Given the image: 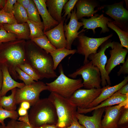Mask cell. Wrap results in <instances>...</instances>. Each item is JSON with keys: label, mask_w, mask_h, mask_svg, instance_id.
I'll list each match as a JSON object with an SVG mask.
<instances>
[{"label": "cell", "mask_w": 128, "mask_h": 128, "mask_svg": "<svg viewBox=\"0 0 128 128\" xmlns=\"http://www.w3.org/2000/svg\"><path fill=\"white\" fill-rule=\"evenodd\" d=\"M25 53L27 63L32 67L40 79L57 77L51 55L31 40L26 41Z\"/></svg>", "instance_id": "1"}, {"label": "cell", "mask_w": 128, "mask_h": 128, "mask_svg": "<svg viewBox=\"0 0 128 128\" xmlns=\"http://www.w3.org/2000/svg\"><path fill=\"white\" fill-rule=\"evenodd\" d=\"M26 41L16 38L7 42L0 43V65L7 67L13 79H18L15 68L20 64L27 63L25 57Z\"/></svg>", "instance_id": "2"}, {"label": "cell", "mask_w": 128, "mask_h": 128, "mask_svg": "<svg viewBox=\"0 0 128 128\" xmlns=\"http://www.w3.org/2000/svg\"><path fill=\"white\" fill-rule=\"evenodd\" d=\"M32 106L28 117L33 127L45 124L56 125L58 117L55 109L48 98L40 99Z\"/></svg>", "instance_id": "3"}, {"label": "cell", "mask_w": 128, "mask_h": 128, "mask_svg": "<svg viewBox=\"0 0 128 128\" xmlns=\"http://www.w3.org/2000/svg\"><path fill=\"white\" fill-rule=\"evenodd\" d=\"M48 98L55 109L58 117L56 126L63 128L69 126L77 112V107L69 99L54 92H51Z\"/></svg>", "instance_id": "4"}, {"label": "cell", "mask_w": 128, "mask_h": 128, "mask_svg": "<svg viewBox=\"0 0 128 128\" xmlns=\"http://www.w3.org/2000/svg\"><path fill=\"white\" fill-rule=\"evenodd\" d=\"M63 69L62 64H60L59 75L53 82L46 84L47 90L69 99L75 91L83 87L82 80L81 78L74 79L69 78L65 75Z\"/></svg>", "instance_id": "5"}, {"label": "cell", "mask_w": 128, "mask_h": 128, "mask_svg": "<svg viewBox=\"0 0 128 128\" xmlns=\"http://www.w3.org/2000/svg\"><path fill=\"white\" fill-rule=\"evenodd\" d=\"M82 76L83 79V87L86 89L101 88V75L98 68L89 60L77 69L75 71L69 74V77L73 78L78 75Z\"/></svg>", "instance_id": "6"}, {"label": "cell", "mask_w": 128, "mask_h": 128, "mask_svg": "<svg viewBox=\"0 0 128 128\" xmlns=\"http://www.w3.org/2000/svg\"><path fill=\"white\" fill-rule=\"evenodd\" d=\"M45 90H47L46 84L40 81L35 82L30 85H25L21 89L16 88V104L17 105L26 101L29 102L32 106L40 99V93Z\"/></svg>", "instance_id": "7"}, {"label": "cell", "mask_w": 128, "mask_h": 128, "mask_svg": "<svg viewBox=\"0 0 128 128\" xmlns=\"http://www.w3.org/2000/svg\"><path fill=\"white\" fill-rule=\"evenodd\" d=\"M113 35V34H111L106 37L99 38H90L83 34L79 35L76 53L84 56L83 64L88 61V57L90 55L96 53L99 47Z\"/></svg>", "instance_id": "8"}, {"label": "cell", "mask_w": 128, "mask_h": 128, "mask_svg": "<svg viewBox=\"0 0 128 128\" xmlns=\"http://www.w3.org/2000/svg\"><path fill=\"white\" fill-rule=\"evenodd\" d=\"M112 42H111L110 40L108 39L100 46V49L98 52L90 55L88 57L93 64L99 69L101 75V84L103 87L107 85V84L110 86L111 85L110 77L105 68L107 61L105 51L108 48H112Z\"/></svg>", "instance_id": "9"}, {"label": "cell", "mask_w": 128, "mask_h": 128, "mask_svg": "<svg viewBox=\"0 0 128 128\" xmlns=\"http://www.w3.org/2000/svg\"><path fill=\"white\" fill-rule=\"evenodd\" d=\"M107 87V85L102 88L90 89L80 88L75 91L69 99L77 108L87 109Z\"/></svg>", "instance_id": "10"}, {"label": "cell", "mask_w": 128, "mask_h": 128, "mask_svg": "<svg viewBox=\"0 0 128 128\" xmlns=\"http://www.w3.org/2000/svg\"><path fill=\"white\" fill-rule=\"evenodd\" d=\"M124 1L108 5L105 13L113 18V23L123 30L128 32L126 25L128 21V11L123 6Z\"/></svg>", "instance_id": "11"}, {"label": "cell", "mask_w": 128, "mask_h": 128, "mask_svg": "<svg viewBox=\"0 0 128 128\" xmlns=\"http://www.w3.org/2000/svg\"><path fill=\"white\" fill-rule=\"evenodd\" d=\"M126 106H128V99L116 105L105 107V114L101 120V128H118L117 124L120 116Z\"/></svg>", "instance_id": "12"}, {"label": "cell", "mask_w": 128, "mask_h": 128, "mask_svg": "<svg viewBox=\"0 0 128 128\" xmlns=\"http://www.w3.org/2000/svg\"><path fill=\"white\" fill-rule=\"evenodd\" d=\"M76 11L75 6L72 11L69 23L67 24L65 23L63 26L64 35L67 41L66 48L68 50H72V46L73 41L78 37L80 33L85 30L83 29L80 32H78L83 25L82 22L78 21L76 15Z\"/></svg>", "instance_id": "13"}, {"label": "cell", "mask_w": 128, "mask_h": 128, "mask_svg": "<svg viewBox=\"0 0 128 128\" xmlns=\"http://www.w3.org/2000/svg\"><path fill=\"white\" fill-rule=\"evenodd\" d=\"M112 42V49L110 51V56L107 60L105 68L108 74L117 66L124 63L128 52V50L123 48L119 42L114 41Z\"/></svg>", "instance_id": "14"}, {"label": "cell", "mask_w": 128, "mask_h": 128, "mask_svg": "<svg viewBox=\"0 0 128 128\" xmlns=\"http://www.w3.org/2000/svg\"><path fill=\"white\" fill-rule=\"evenodd\" d=\"M64 20L52 29L44 32L50 43L56 49L66 47L67 41L64 30Z\"/></svg>", "instance_id": "15"}, {"label": "cell", "mask_w": 128, "mask_h": 128, "mask_svg": "<svg viewBox=\"0 0 128 128\" xmlns=\"http://www.w3.org/2000/svg\"><path fill=\"white\" fill-rule=\"evenodd\" d=\"M83 26V29L92 30L94 34L96 33V28H101V33H105L109 32L107 23L111 21V19L104 16L103 14L99 15L95 14L89 18L86 19L82 18L81 19Z\"/></svg>", "instance_id": "16"}, {"label": "cell", "mask_w": 128, "mask_h": 128, "mask_svg": "<svg viewBox=\"0 0 128 128\" xmlns=\"http://www.w3.org/2000/svg\"><path fill=\"white\" fill-rule=\"evenodd\" d=\"M105 109L104 107L95 110L91 116H86L77 112L75 116L79 124L86 128H101V119Z\"/></svg>", "instance_id": "17"}, {"label": "cell", "mask_w": 128, "mask_h": 128, "mask_svg": "<svg viewBox=\"0 0 128 128\" xmlns=\"http://www.w3.org/2000/svg\"><path fill=\"white\" fill-rule=\"evenodd\" d=\"M75 5L77 9L76 15L78 20L84 17H91L98 11L95 10L97 4L93 0H78Z\"/></svg>", "instance_id": "18"}, {"label": "cell", "mask_w": 128, "mask_h": 128, "mask_svg": "<svg viewBox=\"0 0 128 128\" xmlns=\"http://www.w3.org/2000/svg\"><path fill=\"white\" fill-rule=\"evenodd\" d=\"M0 65L3 76L1 97L5 96L8 91L14 88L17 87L21 89L25 86L24 83L18 82L12 78L9 72L7 67L5 65L2 64Z\"/></svg>", "instance_id": "19"}, {"label": "cell", "mask_w": 128, "mask_h": 128, "mask_svg": "<svg viewBox=\"0 0 128 128\" xmlns=\"http://www.w3.org/2000/svg\"><path fill=\"white\" fill-rule=\"evenodd\" d=\"M38 12L42 18L44 25V32L47 31L55 27L59 23L54 20L51 16L47 9L46 0H33Z\"/></svg>", "instance_id": "20"}, {"label": "cell", "mask_w": 128, "mask_h": 128, "mask_svg": "<svg viewBox=\"0 0 128 128\" xmlns=\"http://www.w3.org/2000/svg\"><path fill=\"white\" fill-rule=\"evenodd\" d=\"M127 99H128V95H123L117 91L97 106L91 108L85 109L77 108V112L81 114H86L90 112L95 109L119 104Z\"/></svg>", "instance_id": "21"}, {"label": "cell", "mask_w": 128, "mask_h": 128, "mask_svg": "<svg viewBox=\"0 0 128 128\" xmlns=\"http://www.w3.org/2000/svg\"><path fill=\"white\" fill-rule=\"evenodd\" d=\"M128 76L125 77L124 80L119 84L113 86L108 85L99 95L89 105L87 109L95 107L111 96L124 86L128 83Z\"/></svg>", "instance_id": "22"}, {"label": "cell", "mask_w": 128, "mask_h": 128, "mask_svg": "<svg viewBox=\"0 0 128 128\" xmlns=\"http://www.w3.org/2000/svg\"><path fill=\"white\" fill-rule=\"evenodd\" d=\"M3 27L8 32L16 34L17 38L27 40H30V28L27 22L22 23L3 24Z\"/></svg>", "instance_id": "23"}, {"label": "cell", "mask_w": 128, "mask_h": 128, "mask_svg": "<svg viewBox=\"0 0 128 128\" xmlns=\"http://www.w3.org/2000/svg\"><path fill=\"white\" fill-rule=\"evenodd\" d=\"M68 0H47L46 2L48 12L52 18L60 23L62 20L61 15L63 7Z\"/></svg>", "instance_id": "24"}, {"label": "cell", "mask_w": 128, "mask_h": 128, "mask_svg": "<svg viewBox=\"0 0 128 128\" xmlns=\"http://www.w3.org/2000/svg\"><path fill=\"white\" fill-rule=\"evenodd\" d=\"M76 50H69L66 48L56 49L50 53L54 65V69L55 70L61 61L67 56L73 55L76 52Z\"/></svg>", "instance_id": "25"}, {"label": "cell", "mask_w": 128, "mask_h": 128, "mask_svg": "<svg viewBox=\"0 0 128 128\" xmlns=\"http://www.w3.org/2000/svg\"><path fill=\"white\" fill-rule=\"evenodd\" d=\"M16 88L11 90V95L4 96L0 98V106L4 109L10 111H15L17 108L15 94Z\"/></svg>", "instance_id": "26"}, {"label": "cell", "mask_w": 128, "mask_h": 128, "mask_svg": "<svg viewBox=\"0 0 128 128\" xmlns=\"http://www.w3.org/2000/svg\"><path fill=\"white\" fill-rule=\"evenodd\" d=\"M27 22L30 29V40L44 36V25L43 22H36L28 19Z\"/></svg>", "instance_id": "27"}, {"label": "cell", "mask_w": 128, "mask_h": 128, "mask_svg": "<svg viewBox=\"0 0 128 128\" xmlns=\"http://www.w3.org/2000/svg\"><path fill=\"white\" fill-rule=\"evenodd\" d=\"M13 13L17 23L27 22L29 19L26 10L17 1L14 5Z\"/></svg>", "instance_id": "28"}, {"label": "cell", "mask_w": 128, "mask_h": 128, "mask_svg": "<svg viewBox=\"0 0 128 128\" xmlns=\"http://www.w3.org/2000/svg\"><path fill=\"white\" fill-rule=\"evenodd\" d=\"M111 21L107 23V27L114 31L117 34L122 46L128 50V32L123 31Z\"/></svg>", "instance_id": "29"}, {"label": "cell", "mask_w": 128, "mask_h": 128, "mask_svg": "<svg viewBox=\"0 0 128 128\" xmlns=\"http://www.w3.org/2000/svg\"><path fill=\"white\" fill-rule=\"evenodd\" d=\"M31 40L48 53H50L56 49L50 43L45 35L41 37L34 38Z\"/></svg>", "instance_id": "30"}, {"label": "cell", "mask_w": 128, "mask_h": 128, "mask_svg": "<svg viewBox=\"0 0 128 128\" xmlns=\"http://www.w3.org/2000/svg\"><path fill=\"white\" fill-rule=\"evenodd\" d=\"M26 11L29 19L36 22H41L38 9L33 0H30L29 5Z\"/></svg>", "instance_id": "31"}, {"label": "cell", "mask_w": 128, "mask_h": 128, "mask_svg": "<svg viewBox=\"0 0 128 128\" xmlns=\"http://www.w3.org/2000/svg\"><path fill=\"white\" fill-rule=\"evenodd\" d=\"M19 115L17 111H10L6 110L0 106V123L1 125H4V120L6 118H9L16 120L18 119Z\"/></svg>", "instance_id": "32"}, {"label": "cell", "mask_w": 128, "mask_h": 128, "mask_svg": "<svg viewBox=\"0 0 128 128\" xmlns=\"http://www.w3.org/2000/svg\"><path fill=\"white\" fill-rule=\"evenodd\" d=\"M0 23L9 24L17 23L13 13L6 12L3 9L0 10Z\"/></svg>", "instance_id": "33"}, {"label": "cell", "mask_w": 128, "mask_h": 128, "mask_svg": "<svg viewBox=\"0 0 128 128\" xmlns=\"http://www.w3.org/2000/svg\"><path fill=\"white\" fill-rule=\"evenodd\" d=\"M118 128H128V106H125L118 122Z\"/></svg>", "instance_id": "34"}, {"label": "cell", "mask_w": 128, "mask_h": 128, "mask_svg": "<svg viewBox=\"0 0 128 128\" xmlns=\"http://www.w3.org/2000/svg\"><path fill=\"white\" fill-rule=\"evenodd\" d=\"M22 70L29 76L34 81H38L40 78L30 65L27 63L18 66Z\"/></svg>", "instance_id": "35"}, {"label": "cell", "mask_w": 128, "mask_h": 128, "mask_svg": "<svg viewBox=\"0 0 128 128\" xmlns=\"http://www.w3.org/2000/svg\"><path fill=\"white\" fill-rule=\"evenodd\" d=\"M16 38L17 37L15 34L7 32L3 27L0 28V43L9 42Z\"/></svg>", "instance_id": "36"}, {"label": "cell", "mask_w": 128, "mask_h": 128, "mask_svg": "<svg viewBox=\"0 0 128 128\" xmlns=\"http://www.w3.org/2000/svg\"><path fill=\"white\" fill-rule=\"evenodd\" d=\"M15 71L18 75V79L22 80L25 85H30L35 82L29 76L18 67H16Z\"/></svg>", "instance_id": "37"}, {"label": "cell", "mask_w": 128, "mask_h": 128, "mask_svg": "<svg viewBox=\"0 0 128 128\" xmlns=\"http://www.w3.org/2000/svg\"><path fill=\"white\" fill-rule=\"evenodd\" d=\"M78 0H69L65 4L63 9L64 10V14L62 17V19L64 20L67 16V20L70 18L71 11L73 9L75 6Z\"/></svg>", "instance_id": "38"}, {"label": "cell", "mask_w": 128, "mask_h": 128, "mask_svg": "<svg viewBox=\"0 0 128 128\" xmlns=\"http://www.w3.org/2000/svg\"><path fill=\"white\" fill-rule=\"evenodd\" d=\"M17 1V0H6L5 5L2 9L6 12L13 13L14 5Z\"/></svg>", "instance_id": "39"}, {"label": "cell", "mask_w": 128, "mask_h": 128, "mask_svg": "<svg viewBox=\"0 0 128 128\" xmlns=\"http://www.w3.org/2000/svg\"><path fill=\"white\" fill-rule=\"evenodd\" d=\"M128 74V57L127 56L126 60L122 65L120 66L119 70L117 72L118 76H120L121 74Z\"/></svg>", "instance_id": "40"}, {"label": "cell", "mask_w": 128, "mask_h": 128, "mask_svg": "<svg viewBox=\"0 0 128 128\" xmlns=\"http://www.w3.org/2000/svg\"><path fill=\"white\" fill-rule=\"evenodd\" d=\"M63 128H86L84 126L79 124L75 116L74 117L69 126Z\"/></svg>", "instance_id": "41"}, {"label": "cell", "mask_w": 128, "mask_h": 128, "mask_svg": "<svg viewBox=\"0 0 128 128\" xmlns=\"http://www.w3.org/2000/svg\"><path fill=\"white\" fill-rule=\"evenodd\" d=\"M14 128H34L31 124H29L22 121L15 120Z\"/></svg>", "instance_id": "42"}, {"label": "cell", "mask_w": 128, "mask_h": 128, "mask_svg": "<svg viewBox=\"0 0 128 128\" xmlns=\"http://www.w3.org/2000/svg\"><path fill=\"white\" fill-rule=\"evenodd\" d=\"M30 0H17V2L19 3L26 10L28 8Z\"/></svg>", "instance_id": "43"}, {"label": "cell", "mask_w": 128, "mask_h": 128, "mask_svg": "<svg viewBox=\"0 0 128 128\" xmlns=\"http://www.w3.org/2000/svg\"><path fill=\"white\" fill-rule=\"evenodd\" d=\"M117 92L124 95H128V84L127 83L120 88Z\"/></svg>", "instance_id": "44"}, {"label": "cell", "mask_w": 128, "mask_h": 128, "mask_svg": "<svg viewBox=\"0 0 128 128\" xmlns=\"http://www.w3.org/2000/svg\"><path fill=\"white\" fill-rule=\"evenodd\" d=\"M16 120L11 119L8 122L7 125H0V128H14L15 123Z\"/></svg>", "instance_id": "45"}, {"label": "cell", "mask_w": 128, "mask_h": 128, "mask_svg": "<svg viewBox=\"0 0 128 128\" xmlns=\"http://www.w3.org/2000/svg\"><path fill=\"white\" fill-rule=\"evenodd\" d=\"M18 119L20 121H23L28 124H30L29 120L28 113L25 115L19 117Z\"/></svg>", "instance_id": "46"}, {"label": "cell", "mask_w": 128, "mask_h": 128, "mask_svg": "<svg viewBox=\"0 0 128 128\" xmlns=\"http://www.w3.org/2000/svg\"><path fill=\"white\" fill-rule=\"evenodd\" d=\"M27 110L26 109L20 107L18 110V113L19 116H23L28 113Z\"/></svg>", "instance_id": "47"}, {"label": "cell", "mask_w": 128, "mask_h": 128, "mask_svg": "<svg viewBox=\"0 0 128 128\" xmlns=\"http://www.w3.org/2000/svg\"><path fill=\"white\" fill-rule=\"evenodd\" d=\"M21 103L20 107L26 109L27 110L30 108L31 106L30 103L27 101H23Z\"/></svg>", "instance_id": "48"}, {"label": "cell", "mask_w": 128, "mask_h": 128, "mask_svg": "<svg viewBox=\"0 0 128 128\" xmlns=\"http://www.w3.org/2000/svg\"><path fill=\"white\" fill-rule=\"evenodd\" d=\"M34 128H59L55 124H45L39 127H33Z\"/></svg>", "instance_id": "49"}, {"label": "cell", "mask_w": 128, "mask_h": 128, "mask_svg": "<svg viewBox=\"0 0 128 128\" xmlns=\"http://www.w3.org/2000/svg\"><path fill=\"white\" fill-rule=\"evenodd\" d=\"M3 82V76L0 65V98L1 97V92Z\"/></svg>", "instance_id": "50"}, {"label": "cell", "mask_w": 128, "mask_h": 128, "mask_svg": "<svg viewBox=\"0 0 128 128\" xmlns=\"http://www.w3.org/2000/svg\"><path fill=\"white\" fill-rule=\"evenodd\" d=\"M6 2V0H0V9H2L4 7Z\"/></svg>", "instance_id": "51"}, {"label": "cell", "mask_w": 128, "mask_h": 128, "mask_svg": "<svg viewBox=\"0 0 128 128\" xmlns=\"http://www.w3.org/2000/svg\"><path fill=\"white\" fill-rule=\"evenodd\" d=\"M3 24H2L0 23V28L1 27H3Z\"/></svg>", "instance_id": "52"}, {"label": "cell", "mask_w": 128, "mask_h": 128, "mask_svg": "<svg viewBox=\"0 0 128 128\" xmlns=\"http://www.w3.org/2000/svg\"></svg>", "instance_id": "53"}, {"label": "cell", "mask_w": 128, "mask_h": 128, "mask_svg": "<svg viewBox=\"0 0 128 128\" xmlns=\"http://www.w3.org/2000/svg\"><path fill=\"white\" fill-rule=\"evenodd\" d=\"M1 10V9H0V10Z\"/></svg>", "instance_id": "54"}]
</instances>
